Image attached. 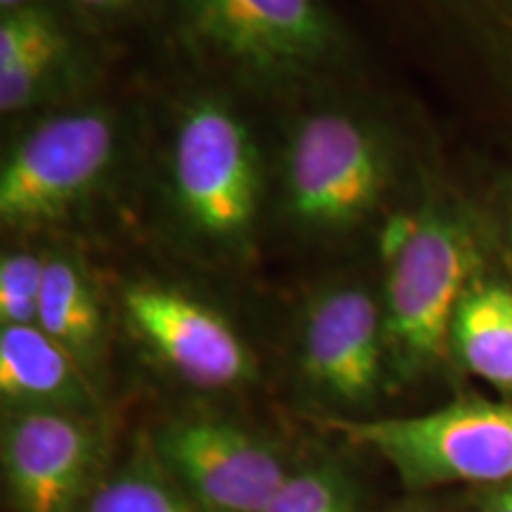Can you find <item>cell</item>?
I'll return each instance as SVG.
<instances>
[{
	"label": "cell",
	"instance_id": "cell-3",
	"mask_svg": "<svg viewBox=\"0 0 512 512\" xmlns=\"http://www.w3.org/2000/svg\"><path fill=\"white\" fill-rule=\"evenodd\" d=\"M401 174V147L370 105L325 100L287 121L271 209L292 238L337 245L373 228Z\"/></svg>",
	"mask_w": 512,
	"mask_h": 512
},
{
	"label": "cell",
	"instance_id": "cell-19",
	"mask_svg": "<svg viewBox=\"0 0 512 512\" xmlns=\"http://www.w3.org/2000/svg\"><path fill=\"white\" fill-rule=\"evenodd\" d=\"M88 31H105L133 22L159 8V0H67Z\"/></svg>",
	"mask_w": 512,
	"mask_h": 512
},
{
	"label": "cell",
	"instance_id": "cell-9",
	"mask_svg": "<svg viewBox=\"0 0 512 512\" xmlns=\"http://www.w3.org/2000/svg\"><path fill=\"white\" fill-rule=\"evenodd\" d=\"M152 453L200 512H264L290 477L271 441L221 418L166 422Z\"/></svg>",
	"mask_w": 512,
	"mask_h": 512
},
{
	"label": "cell",
	"instance_id": "cell-13",
	"mask_svg": "<svg viewBox=\"0 0 512 512\" xmlns=\"http://www.w3.org/2000/svg\"><path fill=\"white\" fill-rule=\"evenodd\" d=\"M451 351L479 380L512 396V287L501 280H472L451 325Z\"/></svg>",
	"mask_w": 512,
	"mask_h": 512
},
{
	"label": "cell",
	"instance_id": "cell-18",
	"mask_svg": "<svg viewBox=\"0 0 512 512\" xmlns=\"http://www.w3.org/2000/svg\"><path fill=\"white\" fill-rule=\"evenodd\" d=\"M48 249L12 247L0 256V325H36Z\"/></svg>",
	"mask_w": 512,
	"mask_h": 512
},
{
	"label": "cell",
	"instance_id": "cell-15",
	"mask_svg": "<svg viewBox=\"0 0 512 512\" xmlns=\"http://www.w3.org/2000/svg\"><path fill=\"white\" fill-rule=\"evenodd\" d=\"M88 62L86 48L76 53L55 57V60L31 64L0 74V112L5 117L43 110V107H62L72 102L74 95L86 86Z\"/></svg>",
	"mask_w": 512,
	"mask_h": 512
},
{
	"label": "cell",
	"instance_id": "cell-22",
	"mask_svg": "<svg viewBox=\"0 0 512 512\" xmlns=\"http://www.w3.org/2000/svg\"><path fill=\"white\" fill-rule=\"evenodd\" d=\"M501 207H503V216H505V226H508L510 240H512V178L503 183L501 190Z\"/></svg>",
	"mask_w": 512,
	"mask_h": 512
},
{
	"label": "cell",
	"instance_id": "cell-7",
	"mask_svg": "<svg viewBox=\"0 0 512 512\" xmlns=\"http://www.w3.org/2000/svg\"><path fill=\"white\" fill-rule=\"evenodd\" d=\"M297 370L332 408L375 406L389 382L380 294L354 278L316 287L299 311Z\"/></svg>",
	"mask_w": 512,
	"mask_h": 512
},
{
	"label": "cell",
	"instance_id": "cell-21",
	"mask_svg": "<svg viewBox=\"0 0 512 512\" xmlns=\"http://www.w3.org/2000/svg\"><path fill=\"white\" fill-rule=\"evenodd\" d=\"M43 3H67V0H0V15H10V12L27 10Z\"/></svg>",
	"mask_w": 512,
	"mask_h": 512
},
{
	"label": "cell",
	"instance_id": "cell-20",
	"mask_svg": "<svg viewBox=\"0 0 512 512\" xmlns=\"http://www.w3.org/2000/svg\"><path fill=\"white\" fill-rule=\"evenodd\" d=\"M484 512H512V484L498 486L484 503Z\"/></svg>",
	"mask_w": 512,
	"mask_h": 512
},
{
	"label": "cell",
	"instance_id": "cell-10",
	"mask_svg": "<svg viewBox=\"0 0 512 512\" xmlns=\"http://www.w3.org/2000/svg\"><path fill=\"white\" fill-rule=\"evenodd\" d=\"M105 427L98 413L5 408L3 472L19 512H76L95 489Z\"/></svg>",
	"mask_w": 512,
	"mask_h": 512
},
{
	"label": "cell",
	"instance_id": "cell-12",
	"mask_svg": "<svg viewBox=\"0 0 512 512\" xmlns=\"http://www.w3.org/2000/svg\"><path fill=\"white\" fill-rule=\"evenodd\" d=\"M36 325L60 342L88 375H95L105 356L107 318L98 280L74 249H48Z\"/></svg>",
	"mask_w": 512,
	"mask_h": 512
},
{
	"label": "cell",
	"instance_id": "cell-23",
	"mask_svg": "<svg viewBox=\"0 0 512 512\" xmlns=\"http://www.w3.org/2000/svg\"><path fill=\"white\" fill-rule=\"evenodd\" d=\"M406 512H422V510H406Z\"/></svg>",
	"mask_w": 512,
	"mask_h": 512
},
{
	"label": "cell",
	"instance_id": "cell-17",
	"mask_svg": "<svg viewBox=\"0 0 512 512\" xmlns=\"http://www.w3.org/2000/svg\"><path fill=\"white\" fill-rule=\"evenodd\" d=\"M264 512H356V489L335 463L290 472Z\"/></svg>",
	"mask_w": 512,
	"mask_h": 512
},
{
	"label": "cell",
	"instance_id": "cell-11",
	"mask_svg": "<svg viewBox=\"0 0 512 512\" xmlns=\"http://www.w3.org/2000/svg\"><path fill=\"white\" fill-rule=\"evenodd\" d=\"M0 396L5 408H100L93 377L38 325H0Z\"/></svg>",
	"mask_w": 512,
	"mask_h": 512
},
{
	"label": "cell",
	"instance_id": "cell-1",
	"mask_svg": "<svg viewBox=\"0 0 512 512\" xmlns=\"http://www.w3.org/2000/svg\"><path fill=\"white\" fill-rule=\"evenodd\" d=\"M157 185L164 228L183 254L214 268L252 259L271 209V171L226 95L192 93L176 107Z\"/></svg>",
	"mask_w": 512,
	"mask_h": 512
},
{
	"label": "cell",
	"instance_id": "cell-8",
	"mask_svg": "<svg viewBox=\"0 0 512 512\" xmlns=\"http://www.w3.org/2000/svg\"><path fill=\"white\" fill-rule=\"evenodd\" d=\"M119 304L140 347L188 387L223 392L259 375L252 349L233 323L183 287L157 278L128 280Z\"/></svg>",
	"mask_w": 512,
	"mask_h": 512
},
{
	"label": "cell",
	"instance_id": "cell-14",
	"mask_svg": "<svg viewBox=\"0 0 512 512\" xmlns=\"http://www.w3.org/2000/svg\"><path fill=\"white\" fill-rule=\"evenodd\" d=\"M512 83V0H411Z\"/></svg>",
	"mask_w": 512,
	"mask_h": 512
},
{
	"label": "cell",
	"instance_id": "cell-2",
	"mask_svg": "<svg viewBox=\"0 0 512 512\" xmlns=\"http://www.w3.org/2000/svg\"><path fill=\"white\" fill-rule=\"evenodd\" d=\"M159 12L195 67L259 98H299L356 60L330 0H159Z\"/></svg>",
	"mask_w": 512,
	"mask_h": 512
},
{
	"label": "cell",
	"instance_id": "cell-16",
	"mask_svg": "<svg viewBox=\"0 0 512 512\" xmlns=\"http://www.w3.org/2000/svg\"><path fill=\"white\" fill-rule=\"evenodd\" d=\"M152 467L143 460L98 484L81 512H200L174 479Z\"/></svg>",
	"mask_w": 512,
	"mask_h": 512
},
{
	"label": "cell",
	"instance_id": "cell-4",
	"mask_svg": "<svg viewBox=\"0 0 512 512\" xmlns=\"http://www.w3.org/2000/svg\"><path fill=\"white\" fill-rule=\"evenodd\" d=\"M128 128L117 110L76 102L41 112L5 145L0 162V223L36 233L86 214L117 181Z\"/></svg>",
	"mask_w": 512,
	"mask_h": 512
},
{
	"label": "cell",
	"instance_id": "cell-5",
	"mask_svg": "<svg viewBox=\"0 0 512 512\" xmlns=\"http://www.w3.org/2000/svg\"><path fill=\"white\" fill-rule=\"evenodd\" d=\"M380 290L389 380L430 373L451 349V325L479 273V249L458 211L437 200L413 209L406 240L384 256Z\"/></svg>",
	"mask_w": 512,
	"mask_h": 512
},
{
	"label": "cell",
	"instance_id": "cell-6",
	"mask_svg": "<svg viewBox=\"0 0 512 512\" xmlns=\"http://www.w3.org/2000/svg\"><path fill=\"white\" fill-rule=\"evenodd\" d=\"M323 427L377 453L408 489L512 484V401L458 399L411 418L328 415Z\"/></svg>",
	"mask_w": 512,
	"mask_h": 512
}]
</instances>
